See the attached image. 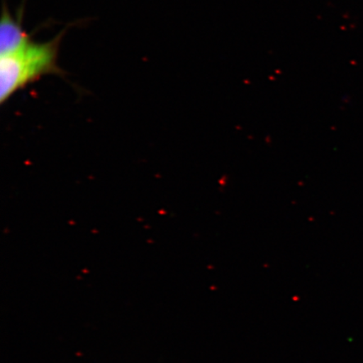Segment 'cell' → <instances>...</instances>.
I'll list each match as a JSON object with an SVG mask.
<instances>
[{
  "label": "cell",
  "instance_id": "cell-1",
  "mask_svg": "<svg viewBox=\"0 0 363 363\" xmlns=\"http://www.w3.org/2000/svg\"><path fill=\"white\" fill-rule=\"evenodd\" d=\"M62 33L49 42L30 40L19 49L0 56V102L4 103L26 85L49 74H60L57 65Z\"/></svg>",
  "mask_w": 363,
  "mask_h": 363
},
{
  "label": "cell",
  "instance_id": "cell-2",
  "mask_svg": "<svg viewBox=\"0 0 363 363\" xmlns=\"http://www.w3.org/2000/svg\"><path fill=\"white\" fill-rule=\"evenodd\" d=\"M29 35L25 33L21 21L11 16L6 6H4L0 25V56L6 55L29 43Z\"/></svg>",
  "mask_w": 363,
  "mask_h": 363
}]
</instances>
